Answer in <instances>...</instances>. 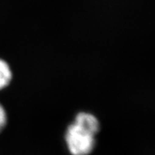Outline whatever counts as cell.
<instances>
[{
	"instance_id": "cell-1",
	"label": "cell",
	"mask_w": 155,
	"mask_h": 155,
	"mask_svg": "<svg viewBox=\"0 0 155 155\" xmlns=\"http://www.w3.org/2000/svg\"><path fill=\"white\" fill-rule=\"evenodd\" d=\"M94 137L73 123L67 128L65 140L72 155H89L94 149Z\"/></svg>"
},
{
	"instance_id": "cell-2",
	"label": "cell",
	"mask_w": 155,
	"mask_h": 155,
	"mask_svg": "<svg viewBox=\"0 0 155 155\" xmlns=\"http://www.w3.org/2000/svg\"><path fill=\"white\" fill-rule=\"evenodd\" d=\"M74 124L94 136L100 130L99 120L96 117L89 113L82 112L77 114Z\"/></svg>"
},
{
	"instance_id": "cell-3",
	"label": "cell",
	"mask_w": 155,
	"mask_h": 155,
	"mask_svg": "<svg viewBox=\"0 0 155 155\" xmlns=\"http://www.w3.org/2000/svg\"><path fill=\"white\" fill-rule=\"evenodd\" d=\"M12 80V71L10 67L4 60L0 59V90L10 84Z\"/></svg>"
},
{
	"instance_id": "cell-4",
	"label": "cell",
	"mask_w": 155,
	"mask_h": 155,
	"mask_svg": "<svg viewBox=\"0 0 155 155\" xmlns=\"http://www.w3.org/2000/svg\"><path fill=\"white\" fill-rule=\"evenodd\" d=\"M7 122V116L6 113L3 106L0 104V132H2V129L5 128V126Z\"/></svg>"
}]
</instances>
